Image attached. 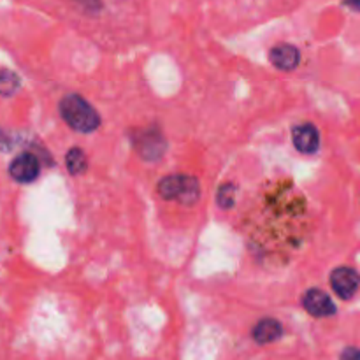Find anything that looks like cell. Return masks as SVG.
I'll use <instances>...</instances> for the list:
<instances>
[{
    "label": "cell",
    "mask_w": 360,
    "mask_h": 360,
    "mask_svg": "<svg viewBox=\"0 0 360 360\" xmlns=\"http://www.w3.org/2000/svg\"><path fill=\"white\" fill-rule=\"evenodd\" d=\"M60 115H62L63 122L70 127L72 130L81 134H90L98 129L101 125V116L98 112L91 108L90 102L83 98L77 94L65 95L60 101Z\"/></svg>",
    "instance_id": "obj_1"
},
{
    "label": "cell",
    "mask_w": 360,
    "mask_h": 360,
    "mask_svg": "<svg viewBox=\"0 0 360 360\" xmlns=\"http://www.w3.org/2000/svg\"><path fill=\"white\" fill-rule=\"evenodd\" d=\"M158 193L165 200H179L185 206H192L200 197V183L199 179L192 178V176H165L158 183Z\"/></svg>",
    "instance_id": "obj_2"
},
{
    "label": "cell",
    "mask_w": 360,
    "mask_h": 360,
    "mask_svg": "<svg viewBox=\"0 0 360 360\" xmlns=\"http://www.w3.org/2000/svg\"><path fill=\"white\" fill-rule=\"evenodd\" d=\"M330 287L336 292L338 297L348 299L354 297L360 288V274L355 269L347 266H341L330 273Z\"/></svg>",
    "instance_id": "obj_3"
},
{
    "label": "cell",
    "mask_w": 360,
    "mask_h": 360,
    "mask_svg": "<svg viewBox=\"0 0 360 360\" xmlns=\"http://www.w3.org/2000/svg\"><path fill=\"white\" fill-rule=\"evenodd\" d=\"M134 143H136V150L139 151L144 160H158L167 148L164 136L158 129L143 130V132L137 134Z\"/></svg>",
    "instance_id": "obj_4"
},
{
    "label": "cell",
    "mask_w": 360,
    "mask_h": 360,
    "mask_svg": "<svg viewBox=\"0 0 360 360\" xmlns=\"http://www.w3.org/2000/svg\"><path fill=\"white\" fill-rule=\"evenodd\" d=\"M302 306L306 311L315 319H327V316L336 315V304L329 294H326L320 288H309L304 295H302Z\"/></svg>",
    "instance_id": "obj_5"
},
{
    "label": "cell",
    "mask_w": 360,
    "mask_h": 360,
    "mask_svg": "<svg viewBox=\"0 0 360 360\" xmlns=\"http://www.w3.org/2000/svg\"><path fill=\"white\" fill-rule=\"evenodd\" d=\"M41 172V164L37 157L32 153H21L11 162L9 176L18 183H32L37 179Z\"/></svg>",
    "instance_id": "obj_6"
},
{
    "label": "cell",
    "mask_w": 360,
    "mask_h": 360,
    "mask_svg": "<svg viewBox=\"0 0 360 360\" xmlns=\"http://www.w3.org/2000/svg\"><path fill=\"white\" fill-rule=\"evenodd\" d=\"M292 141L295 150L301 153H316L320 148V134L313 123H301L292 129Z\"/></svg>",
    "instance_id": "obj_7"
},
{
    "label": "cell",
    "mask_w": 360,
    "mask_h": 360,
    "mask_svg": "<svg viewBox=\"0 0 360 360\" xmlns=\"http://www.w3.org/2000/svg\"><path fill=\"white\" fill-rule=\"evenodd\" d=\"M269 60L276 69L288 72V70H294L299 65V62H301V53H299V49L295 46L285 44L283 42V44H278L271 49Z\"/></svg>",
    "instance_id": "obj_8"
},
{
    "label": "cell",
    "mask_w": 360,
    "mask_h": 360,
    "mask_svg": "<svg viewBox=\"0 0 360 360\" xmlns=\"http://www.w3.org/2000/svg\"><path fill=\"white\" fill-rule=\"evenodd\" d=\"M283 334V327L276 319H262L253 327L252 338L259 345H269L278 341Z\"/></svg>",
    "instance_id": "obj_9"
},
{
    "label": "cell",
    "mask_w": 360,
    "mask_h": 360,
    "mask_svg": "<svg viewBox=\"0 0 360 360\" xmlns=\"http://www.w3.org/2000/svg\"><path fill=\"white\" fill-rule=\"evenodd\" d=\"M65 165H67V171H69L72 176H79L83 174V172H86L88 160L84 151L81 150V148H70L65 155Z\"/></svg>",
    "instance_id": "obj_10"
},
{
    "label": "cell",
    "mask_w": 360,
    "mask_h": 360,
    "mask_svg": "<svg viewBox=\"0 0 360 360\" xmlns=\"http://www.w3.org/2000/svg\"><path fill=\"white\" fill-rule=\"evenodd\" d=\"M20 88V77L11 70H0V95L9 97Z\"/></svg>",
    "instance_id": "obj_11"
},
{
    "label": "cell",
    "mask_w": 360,
    "mask_h": 360,
    "mask_svg": "<svg viewBox=\"0 0 360 360\" xmlns=\"http://www.w3.org/2000/svg\"><path fill=\"white\" fill-rule=\"evenodd\" d=\"M234 193H236V186L232 183H225V185L220 186L218 190V206L224 207V210H231L234 206Z\"/></svg>",
    "instance_id": "obj_12"
},
{
    "label": "cell",
    "mask_w": 360,
    "mask_h": 360,
    "mask_svg": "<svg viewBox=\"0 0 360 360\" xmlns=\"http://www.w3.org/2000/svg\"><path fill=\"white\" fill-rule=\"evenodd\" d=\"M340 360H360V348L348 347L341 352Z\"/></svg>",
    "instance_id": "obj_13"
},
{
    "label": "cell",
    "mask_w": 360,
    "mask_h": 360,
    "mask_svg": "<svg viewBox=\"0 0 360 360\" xmlns=\"http://www.w3.org/2000/svg\"><path fill=\"white\" fill-rule=\"evenodd\" d=\"M343 6L355 13H360V0H343Z\"/></svg>",
    "instance_id": "obj_14"
}]
</instances>
